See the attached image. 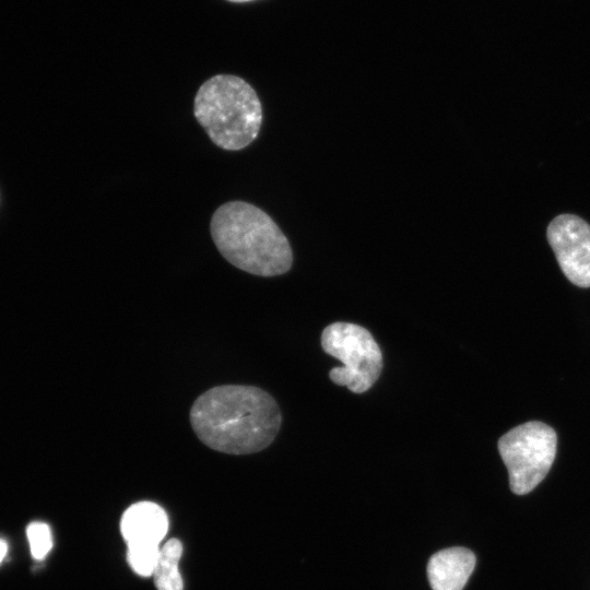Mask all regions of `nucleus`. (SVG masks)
Wrapping results in <instances>:
<instances>
[{
  "instance_id": "nucleus-1",
  "label": "nucleus",
  "mask_w": 590,
  "mask_h": 590,
  "mask_svg": "<svg viewBox=\"0 0 590 590\" xmlns=\"http://www.w3.org/2000/svg\"><path fill=\"white\" fill-rule=\"evenodd\" d=\"M189 421L205 446L240 456L269 447L281 428L282 414L275 399L261 388L222 385L194 400Z\"/></svg>"
},
{
  "instance_id": "nucleus-2",
  "label": "nucleus",
  "mask_w": 590,
  "mask_h": 590,
  "mask_svg": "<svg viewBox=\"0 0 590 590\" xmlns=\"http://www.w3.org/2000/svg\"><path fill=\"white\" fill-rule=\"evenodd\" d=\"M214 245L232 266L258 276H275L290 271L291 245L272 217L245 201L220 205L210 222Z\"/></svg>"
},
{
  "instance_id": "nucleus-3",
  "label": "nucleus",
  "mask_w": 590,
  "mask_h": 590,
  "mask_svg": "<svg viewBox=\"0 0 590 590\" xmlns=\"http://www.w3.org/2000/svg\"><path fill=\"white\" fill-rule=\"evenodd\" d=\"M193 115L211 141L226 151H239L252 143L262 122L256 91L232 74H216L201 84Z\"/></svg>"
},
{
  "instance_id": "nucleus-4",
  "label": "nucleus",
  "mask_w": 590,
  "mask_h": 590,
  "mask_svg": "<svg viewBox=\"0 0 590 590\" xmlns=\"http://www.w3.org/2000/svg\"><path fill=\"white\" fill-rule=\"evenodd\" d=\"M320 341L322 350L343 364L329 371L332 382L346 386L354 393H363L378 380L382 370V353L366 328L351 322H333L323 329Z\"/></svg>"
},
{
  "instance_id": "nucleus-5",
  "label": "nucleus",
  "mask_w": 590,
  "mask_h": 590,
  "mask_svg": "<svg viewBox=\"0 0 590 590\" xmlns=\"http://www.w3.org/2000/svg\"><path fill=\"white\" fill-rule=\"evenodd\" d=\"M556 444L555 430L538 421L518 425L499 438L497 448L512 493L528 494L543 481L554 462Z\"/></svg>"
},
{
  "instance_id": "nucleus-6",
  "label": "nucleus",
  "mask_w": 590,
  "mask_h": 590,
  "mask_svg": "<svg viewBox=\"0 0 590 590\" xmlns=\"http://www.w3.org/2000/svg\"><path fill=\"white\" fill-rule=\"evenodd\" d=\"M547 239L565 276L590 287V225L574 214H560L547 227Z\"/></svg>"
},
{
  "instance_id": "nucleus-7",
  "label": "nucleus",
  "mask_w": 590,
  "mask_h": 590,
  "mask_svg": "<svg viewBox=\"0 0 590 590\" xmlns=\"http://www.w3.org/2000/svg\"><path fill=\"white\" fill-rule=\"evenodd\" d=\"M168 530L165 510L152 502H139L123 512L120 531L127 544L152 543L160 545Z\"/></svg>"
},
{
  "instance_id": "nucleus-8",
  "label": "nucleus",
  "mask_w": 590,
  "mask_h": 590,
  "mask_svg": "<svg viewBox=\"0 0 590 590\" xmlns=\"http://www.w3.org/2000/svg\"><path fill=\"white\" fill-rule=\"evenodd\" d=\"M475 567V555L465 547L441 550L428 560L427 577L433 590H462Z\"/></svg>"
},
{
  "instance_id": "nucleus-9",
  "label": "nucleus",
  "mask_w": 590,
  "mask_h": 590,
  "mask_svg": "<svg viewBox=\"0 0 590 590\" xmlns=\"http://www.w3.org/2000/svg\"><path fill=\"white\" fill-rule=\"evenodd\" d=\"M182 544L178 539L168 540L161 548L153 577L157 590H182L184 582L178 569Z\"/></svg>"
},
{
  "instance_id": "nucleus-10",
  "label": "nucleus",
  "mask_w": 590,
  "mask_h": 590,
  "mask_svg": "<svg viewBox=\"0 0 590 590\" xmlns=\"http://www.w3.org/2000/svg\"><path fill=\"white\" fill-rule=\"evenodd\" d=\"M127 560L132 570L142 576L153 575L160 555V545L152 543L127 544Z\"/></svg>"
},
{
  "instance_id": "nucleus-11",
  "label": "nucleus",
  "mask_w": 590,
  "mask_h": 590,
  "mask_svg": "<svg viewBox=\"0 0 590 590\" xmlns=\"http://www.w3.org/2000/svg\"><path fill=\"white\" fill-rule=\"evenodd\" d=\"M32 556L43 559L52 547V535L48 524L39 521L32 522L26 528Z\"/></svg>"
},
{
  "instance_id": "nucleus-12",
  "label": "nucleus",
  "mask_w": 590,
  "mask_h": 590,
  "mask_svg": "<svg viewBox=\"0 0 590 590\" xmlns=\"http://www.w3.org/2000/svg\"><path fill=\"white\" fill-rule=\"evenodd\" d=\"M8 552V544L4 540L0 539V563L3 560Z\"/></svg>"
},
{
  "instance_id": "nucleus-13",
  "label": "nucleus",
  "mask_w": 590,
  "mask_h": 590,
  "mask_svg": "<svg viewBox=\"0 0 590 590\" xmlns=\"http://www.w3.org/2000/svg\"><path fill=\"white\" fill-rule=\"evenodd\" d=\"M228 1H232V2H247V1H252V0H228Z\"/></svg>"
}]
</instances>
